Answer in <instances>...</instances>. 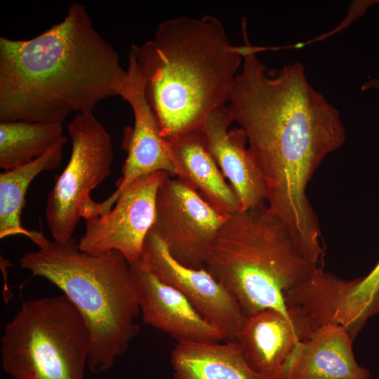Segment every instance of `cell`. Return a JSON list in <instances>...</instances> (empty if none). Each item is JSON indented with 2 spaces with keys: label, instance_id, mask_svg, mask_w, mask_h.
Returning a JSON list of instances; mask_svg holds the SVG:
<instances>
[{
  "label": "cell",
  "instance_id": "6da1fadb",
  "mask_svg": "<svg viewBox=\"0 0 379 379\" xmlns=\"http://www.w3.org/2000/svg\"><path fill=\"white\" fill-rule=\"evenodd\" d=\"M242 68L228 107L246 133L265 180L270 210L308 258L322 253L317 215L307 185L325 157L345 139L338 111L308 82L299 62L267 70L246 32Z\"/></svg>",
  "mask_w": 379,
  "mask_h": 379
},
{
  "label": "cell",
  "instance_id": "7a4b0ae2",
  "mask_svg": "<svg viewBox=\"0 0 379 379\" xmlns=\"http://www.w3.org/2000/svg\"><path fill=\"white\" fill-rule=\"evenodd\" d=\"M126 74L84 6L27 40L0 37V121L62 123L119 95Z\"/></svg>",
  "mask_w": 379,
  "mask_h": 379
},
{
  "label": "cell",
  "instance_id": "3957f363",
  "mask_svg": "<svg viewBox=\"0 0 379 379\" xmlns=\"http://www.w3.org/2000/svg\"><path fill=\"white\" fill-rule=\"evenodd\" d=\"M242 51L210 15L166 19L152 39L132 45L130 53L164 139L201 127L213 111L226 105Z\"/></svg>",
  "mask_w": 379,
  "mask_h": 379
},
{
  "label": "cell",
  "instance_id": "277c9868",
  "mask_svg": "<svg viewBox=\"0 0 379 379\" xmlns=\"http://www.w3.org/2000/svg\"><path fill=\"white\" fill-rule=\"evenodd\" d=\"M38 250L20 259L22 268L58 287L83 316L90 331L88 361L91 372L110 368L138 334V294L131 264L117 251L91 255L73 238L48 240L31 230Z\"/></svg>",
  "mask_w": 379,
  "mask_h": 379
},
{
  "label": "cell",
  "instance_id": "5b68a950",
  "mask_svg": "<svg viewBox=\"0 0 379 379\" xmlns=\"http://www.w3.org/2000/svg\"><path fill=\"white\" fill-rule=\"evenodd\" d=\"M315 267L267 204L230 214L204 265L246 317L266 309L291 317L286 295Z\"/></svg>",
  "mask_w": 379,
  "mask_h": 379
},
{
  "label": "cell",
  "instance_id": "8992f818",
  "mask_svg": "<svg viewBox=\"0 0 379 379\" xmlns=\"http://www.w3.org/2000/svg\"><path fill=\"white\" fill-rule=\"evenodd\" d=\"M88 327L65 295L23 302L1 338L4 371L14 379H84Z\"/></svg>",
  "mask_w": 379,
  "mask_h": 379
},
{
  "label": "cell",
  "instance_id": "52a82bcc",
  "mask_svg": "<svg viewBox=\"0 0 379 379\" xmlns=\"http://www.w3.org/2000/svg\"><path fill=\"white\" fill-rule=\"evenodd\" d=\"M67 129L70 158L55 177L45 208L51 234L60 241L72 238L79 218L88 217L95 203L90 192L110 175L114 156L111 136L93 112L76 114Z\"/></svg>",
  "mask_w": 379,
  "mask_h": 379
},
{
  "label": "cell",
  "instance_id": "ba28073f",
  "mask_svg": "<svg viewBox=\"0 0 379 379\" xmlns=\"http://www.w3.org/2000/svg\"><path fill=\"white\" fill-rule=\"evenodd\" d=\"M228 216L186 182L168 175L157 192L156 218L152 229L178 262L201 269Z\"/></svg>",
  "mask_w": 379,
  "mask_h": 379
},
{
  "label": "cell",
  "instance_id": "9c48e42d",
  "mask_svg": "<svg viewBox=\"0 0 379 379\" xmlns=\"http://www.w3.org/2000/svg\"><path fill=\"white\" fill-rule=\"evenodd\" d=\"M168 175L157 171L138 178L107 213L86 219L80 249L91 255L117 251L130 264L140 260L145 238L155 222L158 188Z\"/></svg>",
  "mask_w": 379,
  "mask_h": 379
},
{
  "label": "cell",
  "instance_id": "30bf717a",
  "mask_svg": "<svg viewBox=\"0 0 379 379\" xmlns=\"http://www.w3.org/2000/svg\"><path fill=\"white\" fill-rule=\"evenodd\" d=\"M128 67L119 95L131 105L134 114L133 127L124 129L121 147L126 159L116 190L102 202H95L91 218L107 213L121 192L138 178L157 171L176 176L169 157L166 140L145 94L144 82L133 55L130 53Z\"/></svg>",
  "mask_w": 379,
  "mask_h": 379
},
{
  "label": "cell",
  "instance_id": "8fae6325",
  "mask_svg": "<svg viewBox=\"0 0 379 379\" xmlns=\"http://www.w3.org/2000/svg\"><path fill=\"white\" fill-rule=\"evenodd\" d=\"M141 258L161 281L182 293L225 341H237L246 316L234 297L205 268L180 264L152 229L145 238Z\"/></svg>",
  "mask_w": 379,
  "mask_h": 379
},
{
  "label": "cell",
  "instance_id": "7c38bea8",
  "mask_svg": "<svg viewBox=\"0 0 379 379\" xmlns=\"http://www.w3.org/2000/svg\"><path fill=\"white\" fill-rule=\"evenodd\" d=\"M145 323L178 342L219 343L222 333L206 320L187 298L161 281L142 260L131 264Z\"/></svg>",
  "mask_w": 379,
  "mask_h": 379
},
{
  "label": "cell",
  "instance_id": "4fadbf2b",
  "mask_svg": "<svg viewBox=\"0 0 379 379\" xmlns=\"http://www.w3.org/2000/svg\"><path fill=\"white\" fill-rule=\"evenodd\" d=\"M233 119L228 105L213 111L201 126L208 151L234 191L241 211L267 204L262 174L241 128L229 129Z\"/></svg>",
  "mask_w": 379,
  "mask_h": 379
},
{
  "label": "cell",
  "instance_id": "5bb4252c",
  "mask_svg": "<svg viewBox=\"0 0 379 379\" xmlns=\"http://www.w3.org/2000/svg\"><path fill=\"white\" fill-rule=\"evenodd\" d=\"M292 317L266 309L246 317L237 342L244 358L262 379H275L297 343L316 329L298 310Z\"/></svg>",
  "mask_w": 379,
  "mask_h": 379
},
{
  "label": "cell",
  "instance_id": "9a60e30c",
  "mask_svg": "<svg viewBox=\"0 0 379 379\" xmlns=\"http://www.w3.org/2000/svg\"><path fill=\"white\" fill-rule=\"evenodd\" d=\"M354 338L343 326L326 324L300 340L275 379H369L356 361Z\"/></svg>",
  "mask_w": 379,
  "mask_h": 379
},
{
  "label": "cell",
  "instance_id": "2e32d148",
  "mask_svg": "<svg viewBox=\"0 0 379 379\" xmlns=\"http://www.w3.org/2000/svg\"><path fill=\"white\" fill-rule=\"evenodd\" d=\"M312 300L321 323L341 325L354 338L368 319L379 314V261L368 274L353 279L322 272Z\"/></svg>",
  "mask_w": 379,
  "mask_h": 379
},
{
  "label": "cell",
  "instance_id": "e0dca14e",
  "mask_svg": "<svg viewBox=\"0 0 379 379\" xmlns=\"http://www.w3.org/2000/svg\"><path fill=\"white\" fill-rule=\"evenodd\" d=\"M166 142L177 178L222 213L241 211L234 191L206 147L201 127Z\"/></svg>",
  "mask_w": 379,
  "mask_h": 379
},
{
  "label": "cell",
  "instance_id": "ac0fdd59",
  "mask_svg": "<svg viewBox=\"0 0 379 379\" xmlns=\"http://www.w3.org/2000/svg\"><path fill=\"white\" fill-rule=\"evenodd\" d=\"M170 379H262L248 365L237 341L178 342Z\"/></svg>",
  "mask_w": 379,
  "mask_h": 379
},
{
  "label": "cell",
  "instance_id": "d6986e66",
  "mask_svg": "<svg viewBox=\"0 0 379 379\" xmlns=\"http://www.w3.org/2000/svg\"><path fill=\"white\" fill-rule=\"evenodd\" d=\"M67 138L63 136L45 154L25 165L0 173V237L24 235L30 230L21 223L25 196L32 180L41 172L53 170L60 164Z\"/></svg>",
  "mask_w": 379,
  "mask_h": 379
},
{
  "label": "cell",
  "instance_id": "ffe728a7",
  "mask_svg": "<svg viewBox=\"0 0 379 379\" xmlns=\"http://www.w3.org/2000/svg\"><path fill=\"white\" fill-rule=\"evenodd\" d=\"M62 124L0 121V168H17L39 158L62 137Z\"/></svg>",
  "mask_w": 379,
  "mask_h": 379
}]
</instances>
